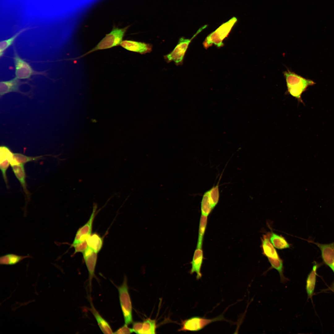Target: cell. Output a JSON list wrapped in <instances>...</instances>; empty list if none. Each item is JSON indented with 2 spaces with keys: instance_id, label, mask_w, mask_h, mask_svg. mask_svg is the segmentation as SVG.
Returning <instances> with one entry per match:
<instances>
[{
  "instance_id": "6da1fadb",
  "label": "cell",
  "mask_w": 334,
  "mask_h": 334,
  "mask_svg": "<svg viewBox=\"0 0 334 334\" xmlns=\"http://www.w3.org/2000/svg\"><path fill=\"white\" fill-rule=\"evenodd\" d=\"M283 74L286 83L287 94L297 99L298 102L303 103L301 98L302 93L308 87L314 85L315 83L289 70L284 71Z\"/></svg>"
},
{
  "instance_id": "7a4b0ae2",
  "label": "cell",
  "mask_w": 334,
  "mask_h": 334,
  "mask_svg": "<svg viewBox=\"0 0 334 334\" xmlns=\"http://www.w3.org/2000/svg\"><path fill=\"white\" fill-rule=\"evenodd\" d=\"M130 26L128 25L122 28L114 27L111 32L106 34L94 48L76 59L82 58L96 51L109 49L120 45Z\"/></svg>"
},
{
  "instance_id": "3957f363",
  "label": "cell",
  "mask_w": 334,
  "mask_h": 334,
  "mask_svg": "<svg viewBox=\"0 0 334 334\" xmlns=\"http://www.w3.org/2000/svg\"><path fill=\"white\" fill-rule=\"evenodd\" d=\"M237 21L236 18L233 17L209 34L203 42L204 47L207 49L212 45L218 47L223 46V41L227 36Z\"/></svg>"
},
{
  "instance_id": "277c9868",
  "label": "cell",
  "mask_w": 334,
  "mask_h": 334,
  "mask_svg": "<svg viewBox=\"0 0 334 334\" xmlns=\"http://www.w3.org/2000/svg\"><path fill=\"white\" fill-rule=\"evenodd\" d=\"M205 28V26L200 28L191 39H186L183 37L180 38L172 51L164 56L165 61L167 63L173 61L177 66L182 65L185 53L191 41Z\"/></svg>"
},
{
  "instance_id": "5b68a950",
  "label": "cell",
  "mask_w": 334,
  "mask_h": 334,
  "mask_svg": "<svg viewBox=\"0 0 334 334\" xmlns=\"http://www.w3.org/2000/svg\"><path fill=\"white\" fill-rule=\"evenodd\" d=\"M119 300L125 324L127 325L133 322L132 306L128 291L126 277H124L122 284L117 287Z\"/></svg>"
},
{
  "instance_id": "8992f818",
  "label": "cell",
  "mask_w": 334,
  "mask_h": 334,
  "mask_svg": "<svg viewBox=\"0 0 334 334\" xmlns=\"http://www.w3.org/2000/svg\"><path fill=\"white\" fill-rule=\"evenodd\" d=\"M226 320L221 315L216 318L209 319L199 316H194L183 320L180 331H197L203 329L210 323L217 321Z\"/></svg>"
},
{
  "instance_id": "52a82bcc",
  "label": "cell",
  "mask_w": 334,
  "mask_h": 334,
  "mask_svg": "<svg viewBox=\"0 0 334 334\" xmlns=\"http://www.w3.org/2000/svg\"><path fill=\"white\" fill-rule=\"evenodd\" d=\"M219 197L218 184L205 192L201 202V214L208 216L218 203Z\"/></svg>"
},
{
  "instance_id": "ba28073f",
  "label": "cell",
  "mask_w": 334,
  "mask_h": 334,
  "mask_svg": "<svg viewBox=\"0 0 334 334\" xmlns=\"http://www.w3.org/2000/svg\"><path fill=\"white\" fill-rule=\"evenodd\" d=\"M13 59L15 68V77L19 79L30 78L33 75L42 74L34 71L30 65L20 57L14 47Z\"/></svg>"
},
{
  "instance_id": "9c48e42d",
  "label": "cell",
  "mask_w": 334,
  "mask_h": 334,
  "mask_svg": "<svg viewBox=\"0 0 334 334\" xmlns=\"http://www.w3.org/2000/svg\"><path fill=\"white\" fill-rule=\"evenodd\" d=\"M97 209V205L94 203L92 212L89 219L83 225L77 230L74 239L71 245L75 244L86 240L92 234L93 223Z\"/></svg>"
},
{
  "instance_id": "30bf717a",
  "label": "cell",
  "mask_w": 334,
  "mask_h": 334,
  "mask_svg": "<svg viewBox=\"0 0 334 334\" xmlns=\"http://www.w3.org/2000/svg\"><path fill=\"white\" fill-rule=\"evenodd\" d=\"M97 254L88 247L83 253L84 260L88 272V280L90 288L91 287L92 279L95 276L97 260Z\"/></svg>"
},
{
  "instance_id": "8fae6325",
  "label": "cell",
  "mask_w": 334,
  "mask_h": 334,
  "mask_svg": "<svg viewBox=\"0 0 334 334\" xmlns=\"http://www.w3.org/2000/svg\"><path fill=\"white\" fill-rule=\"evenodd\" d=\"M120 45L128 50L141 54L150 53L152 49V45L150 44L131 40L123 41Z\"/></svg>"
},
{
  "instance_id": "7c38bea8",
  "label": "cell",
  "mask_w": 334,
  "mask_h": 334,
  "mask_svg": "<svg viewBox=\"0 0 334 334\" xmlns=\"http://www.w3.org/2000/svg\"><path fill=\"white\" fill-rule=\"evenodd\" d=\"M320 249L324 262L333 271L334 268V242L323 244L313 242Z\"/></svg>"
},
{
  "instance_id": "4fadbf2b",
  "label": "cell",
  "mask_w": 334,
  "mask_h": 334,
  "mask_svg": "<svg viewBox=\"0 0 334 334\" xmlns=\"http://www.w3.org/2000/svg\"><path fill=\"white\" fill-rule=\"evenodd\" d=\"M13 153L8 148L5 146H1L0 148V169L7 185V180L6 172L10 164V162L13 160Z\"/></svg>"
},
{
  "instance_id": "5bb4252c",
  "label": "cell",
  "mask_w": 334,
  "mask_h": 334,
  "mask_svg": "<svg viewBox=\"0 0 334 334\" xmlns=\"http://www.w3.org/2000/svg\"><path fill=\"white\" fill-rule=\"evenodd\" d=\"M203 259V253L202 248H196L194 252L192 260L191 263V268L189 272L191 274L196 273V278L199 280L202 277L201 269Z\"/></svg>"
},
{
  "instance_id": "9a60e30c",
  "label": "cell",
  "mask_w": 334,
  "mask_h": 334,
  "mask_svg": "<svg viewBox=\"0 0 334 334\" xmlns=\"http://www.w3.org/2000/svg\"><path fill=\"white\" fill-rule=\"evenodd\" d=\"M91 312L95 317L97 324L102 332L104 334H113V332L110 326L99 313L94 307L91 302Z\"/></svg>"
},
{
  "instance_id": "2e32d148",
  "label": "cell",
  "mask_w": 334,
  "mask_h": 334,
  "mask_svg": "<svg viewBox=\"0 0 334 334\" xmlns=\"http://www.w3.org/2000/svg\"><path fill=\"white\" fill-rule=\"evenodd\" d=\"M22 83L19 79L15 77L7 81H1L0 83V94L3 95L6 93L16 91L19 85Z\"/></svg>"
},
{
  "instance_id": "e0dca14e",
  "label": "cell",
  "mask_w": 334,
  "mask_h": 334,
  "mask_svg": "<svg viewBox=\"0 0 334 334\" xmlns=\"http://www.w3.org/2000/svg\"><path fill=\"white\" fill-rule=\"evenodd\" d=\"M24 164H19L11 166L15 175L23 187L26 195L28 197L29 193L27 189L25 181L26 175Z\"/></svg>"
},
{
  "instance_id": "ac0fdd59",
  "label": "cell",
  "mask_w": 334,
  "mask_h": 334,
  "mask_svg": "<svg viewBox=\"0 0 334 334\" xmlns=\"http://www.w3.org/2000/svg\"><path fill=\"white\" fill-rule=\"evenodd\" d=\"M262 246L263 253L268 258H280L274 247L266 235L262 240Z\"/></svg>"
},
{
  "instance_id": "d6986e66",
  "label": "cell",
  "mask_w": 334,
  "mask_h": 334,
  "mask_svg": "<svg viewBox=\"0 0 334 334\" xmlns=\"http://www.w3.org/2000/svg\"><path fill=\"white\" fill-rule=\"evenodd\" d=\"M30 257L29 255L22 256L12 253L7 254L0 257V263L2 265H14L24 259Z\"/></svg>"
},
{
  "instance_id": "ffe728a7",
  "label": "cell",
  "mask_w": 334,
  "mask_h": 334,
  "mask_svg": "<svg viewBox=\"0 0 334 334\" xmlns=\"http://www.w3.org/2000/svg\"><path fill=\"white\" fill-rule=\"evenodd\" d=\"M317 268V264L315 263L306 279V289L308 297L309 298L311 297L314 290Z\"/></svg>"
},
{
  "instance_id": "44dd1931",
  "label": "cell",
  "mask_w": 334,
  "mask_h": 334,
  "mask_svg": "<svg viewBox=\"0 0 334 334\" xmlns=\"http://www.w3.org/2000/svg\"><path fill=\"white\" fill-rule=\"evenodd\" d=\"M89 247L98 253L101 250L103 244L102 238L96 233L91 234L86 239Z\"/></svg>"
},
{
  "instance_id": "7402d4cb",
  "label": "cell",
  "mask_w": 334,
  "mask_h": 334,
  "mask_svg": "<svg viewBox=\"0 0 334 334\" xmlns=\"http://www.w3.org/2000/svg\"><path fill=\"white\" fill-rule=\"evenodd\" d=\"M269 240L274 246L277 249L282 250L290 247L289 244L283 237L274 233L270 234Z\"/></svg>"
},
{
  "instance_id": "603a6c76",
  "label": "cell",
  "mask_w": 334,
  "mask_h": 334,
  "mask_svg": "<svg viewBox=\"0 0 334 334\" xmlns=\"http://www.w3.org/2000/svg\"><path fill=\"white\" fill-rule=\"evenodd\" d=\"M156 329V320L148 318L142 322L141 329L138 334H155Z\"/></svg>"
},
{
  "instance_id": "cb8c5ba5",
  "label": "cell",
  "mask_w": 334,
  "mask_h": 334,
  "mask_svg": "<svg viewBox=\"0 0 334 334\" xmlns=\"http://www.w3.org/2000/svg\"><path fill=\"white\" fill-rule=\"evenodd\" d=\"M28 28H25L21 29L8 39L2 41L0 42V57H1L5 51L15 41L16 38L22 33L29 29Z\"/></svg>"
},
{
  "instance_id": "d4e9b609",
  "label": "cell",
  "mask_w": 334,
  "mask_h": 334,
  "mask_svg": "<svg viewBox=\"0 0 334 334\" xmlns=\"http://www.w3.org/2000/svg\"><path fill=\"white\" fill-rule=\"evenodd\" d=\"M207 216L201 214L199 222L197 248H202L203 236L207 224Z\"/></svg>"
},
{
  "instance_id": "484cf974",
  "label": "cell",
  "mask_w": 334,
  "mask_h": 334,
  "mask_svg": "<svg viewBox=\"0 0 334 334\" xmlns=\"http://www.w3.org/2000/svg\"><path fill=\"white\" fill-rule=\"evenodd\" d=\"M13 157L14 165L24 164L27 162L36 160L40 157L39 156H28L19 153H13Z\"/></svg>"
},
{
  "instance_id": "4316f807",
  "label": "cell",
  "mask_w": 334,
  "mask_h": 334,
  "mask_svg": "<svg viewBox=\"0 0 334 334\" xmlns=\"http://www.w3.org/2000/svg\"><path fill=\"white\" fill-rule=\"evenodd\" d=\"M71 246L74 248V253L79 252L83 253L88 247L86 240L81 242L71 245Z\"/></svg>"
},
{
  "instance_id": "83f0119b",
  "label": "cell",
  "mask_w": 334,
  "mask_h": 334,
  "mask_svg": "<svg viewBox=\"0 0 334 334\" xmlns=\"http://www.w3.org/2000/svg\"><path fill=\"white\" fill-rule=\"evenodd\" d=\"M133 332L132 328L128 326V325L124 324L123 326L116 330L114 334H131Z\"/></svg>"
},
{
  "instance_id": "f1b7e54d",
  "label": "cell",
  "mask_w": 334,
  "mask_h": 334,
  "mask_svg": "<svg viewBox=\"0 0 334 334\" xmlns=\"http://www.w3.org/2000/svg\"><path fill=\"white\" fill-rule=\"evenodd\" d=\"M333 272H334V270H333Z\"/></svg>"
}]
</instances>
